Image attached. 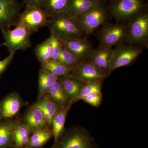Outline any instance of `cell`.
I'll list each match as a JSON object with an SVG mask.
<instances>
[{
    "mask_svg": "<svg viewBox=\"0 0 148 148\" xmlns=\"http://www.w3.org/2000/svg\"><path fill=\"white\" fill-rule=\"evenodd\" d=\"M50 36L51 44L52 48V53L51 60H56L58 58V54L60 53L61 47L63 46L61 39L58 35L52 29H50Z\"/></svg>",
    "mask_w": 148,
    "mask_h": 148,
    "instance_id": "30",
    "label": "cell"
},
{
    "mask_svg": "<svg viewBox=\"0 0 148 148\" xmlns=\"http://www.w3.org/2000/svg\"><path fill=\"white\" fill-rule=\"evenodd\" d=\"M2 32L4 39L3 46L6 47L10 53L26 50L32 46L31 37L33 33L21 24H17L12 30Z\"/></svg>",
    "mask_w": 148,
    "mask_h": 148,
    "instance_id": "6",
    "label": "cell"
},
{
    "mask_svg": "<svg viewBox=\"0 0 148 148\" xmlns=\"http://www.w3.org/2000/svg\"><path fill=\"white\" fill-rule=\"evenodd\" d=\"M57 60L72 70L75 68L81 62L67 50L63 45L61 47Z\"/></svg>",
    "mask_w": 148,
    "mask_h": 148,
    "instance_id": "28",
    "label": "cell"
},
{
    "mask_svg": "<svg viewBox=\"0 0 148 148\" xmlns=\"http://www.w3.org/2000/svg\"><path fill=\"white\" fill-rule=\"evenodd\" d=\"M33 105L42 112L51 127L52 120L55 115L62 108L57 105L50 98L48 94H45Z\"/></svg>",
    "mask_w": 148,
    "mask_h": 148,
    "instance_id": "17",
    "label": "cell"
},
{
    "mask_svg": "<svg viewBox=\"0 0 148 148\" xmlns=\"http://www.w3.org/2000/svg\"><path fill=\"white\" fill-rule=\"evenodd\" d=\"M95 139L87 130L75 126L65 128L51 148H97Z\"/></svg>",
    "mask_w": 148,
    "mask_h": 148,
    "instance_id": "1",
    "label": "cell"
},
{
    "mask_svg": "<svg viewBox=\"0 0 148 148\" xmlns=\"http://www.w3.org/2000/svg\"><path fill=\"white\" fill-rule=\"evenodd\" d=\"M41 68L45 69L58 78L67 76L71 74L72 69L57 60H50L40 63Z\"/></svg>",
    "mask_w": 148,
    "mask_h": 148,
    "instance_id": "26",
    "label": "cell"
},
{
    "mask_svg": "<svg viewBox=\"0 0 148 148\" xmlns=\"http://www.w3.org/2000/svg\"><path fill=\"white\" fill-rule=\"evenodd\" d=\"M14 119H0V148H12Z\"/></svg>",
    "mask_w": 148,
    "mask_h": 148,
    "instance_id": "20",
    "label": "cell"
},
{
    "mask_svg": "<svg viewBox=\"0 0 148 148\" xmlns=\"http://www.w3.org/2000/svg\"><path fill=\"white\" fill-rule=\"evenodd\" d=\"M32 134L28 127L21 121V119H14L12 130L14 148L24 147Z\"/></svg>",
    "mask_w": 148,
    "mask_h": 148,
    "instance_id": "16",
    "label": "cell"
},
{
    "mask_svg": "<svg viewBox=\"0 0 148 148\" xmlns=\"http://www.w3.org/2000/svg\"><path fill=\"white\" fill-rule=\"evenodd\" d=\"M50 98L62 108L72 105L64 91L60 81L57 79L47 93Z\"/></svg>",
    "mask_w": 148,
    "mask_h": 148,
    "instance_id": "24",
    "label": "cell"
},
{
    "mask_svg": "<svg viewBox=\"0 0 148 148\" xmlns=\"http://www.w3.org/2000/svg\"><path fill=\"white\" fill-rule=\"evenodd\" d=\"M102 83L103 82H97L85 84L76 99L75 103L79 100H82L83 98L93 92L102 93Z\"/></svg>",
    "mask_w": 148,
    "mask_h": 148,
    "instance_id": "29",
    "label": "cell"
},
{
    "mask_svg": "<svg viewBox=\"0 0 148 148\" xmlns=\"http://www.w3.org/2000/svg\"><path fill=\"white\" fill-rule=\"evenodd\" d=\"M69 0H44L41 8L48 16L66 13Z\"/></svg>",
    "mask_w": 148,
    "mask_h": 148,
    "instance_id": "25",
    "label": "cell"
},
{
    "mask_svg": "<svg viewBox=\"0 0 148 148\" xmlns=\"http://www.w3.org/2000/svg\"><path fill=\"white\" fill-rule=\"evenodd\" d=\"M15 52H11L6 58L0 61V78L5 72L13 61Z\"/></svg>",
    "mask_w": 148,
    "mask_h": 148,
    "instance_id": "32",
    "label": "cell"
},
{
    "mask_svg": "<svg viewBox=\"0 0 148 148\" xmlns=\"http://www.w3.org/2000/svg\"><path fill=\"white\" fill-rule=\"evenodd\" d=\"M44 0H23V3L26 7L35 6L41 8Z\"/></svg>",
    "mask_w": 148,
    "mask_h": 148,
    "instance_id": "33",
    "label": "cell"
},
{
    "mask_svg": "<svg viewBox=\"0 0 148 148\" xmlns=\"http://www.w3.org/2000/svg\"><path fill=\"white\" fill-rule=\"evenodd\" d=\"M53 137L51 128L38 130L32 133L25 147L29 148H42L43 146Z\"/></svg>",
    "mask_w": 148,
    "mask_h": 148,
    "instance_id": "22",
    "label": "cell"
},
{
    "mask_svg": "<svg viewBox=\"0 0 148 148\" xmlns=\"http://www.w3.org/2000/svg\"><path fill=\"white\" fill-rule=\"evenodd\" d=\"M103 100L102 93L93 92L83 98L82 101L94 107H99Z\"/></svg>",
    "mask_w": 148,
    "mask_h": 148,
    "instance_id": "31",
    "label": "cell"
},
{
    "mask_svg": "<svg viewBox=\"0 0 148 148\" xmlns=\"http://www.w3.org/2000/svg\"><path fill=\"white\" fill-rule=\"evenodd\" d=\"M110 15L108 7L102 1L76 19L85 35H88L107 23Z\"/></svg>",
    "mask_w": 148,
    "mask_h": 148,
    "instance_id": "3",
    "label": "cell"
},
{
    "mask_svg": "<svg viewBox=\"0 0 148 148\" xmlns=\"http://www.w3.org/2000/svg\"><path fill=\"white\" fill-rule=\"evenodd\" d=\"M21 119L32 134L41 130L51 128L42 112L34 105L29 107Z\"/></svg>",
    "mask_w": 148,
    "mask_h": 148,
    "instance_id": "14",
    "label": "cell"
},
{
    "mask_svg": "<svg viewBox=\"0 0 148 148\" xmlns=\"http://www.w3.org/2000/svg\"><path fill=\"white\" fill-rule=\"evenodd\" d=\"M34 52L40 63L49 61L51 59L52 50L49 38L38 45L35 48Z\"/></svg>",
    "mask_w": 148,
    "mask_h": 148,
    "instance_id": "27",
    "label": "cell"
},
{
    "mask_svg": "<svg viewBox=\"0 0 148 148\" xmlns=\"http://www.w3.org/2000/svg\"><path fill=\"white\" fill-rule=\"evenodd\" d=\"M12 148H15L13 147ZM21 148H29L25 147H24Z\"/></svg>",
    "mask_w": 148,
    "mask_h": 148,
    "instance_id": "35",
    "label": "cell"
},
{
    "mask_svg": "<svg viewBox=\"0 0 148 148\" xmlns=\"http://www.w3.org/2000/svg\"><path fill=\"white\" fill-rule=\"evenodd\" d=\"M71 75L84 84L103 82L108 75L98 66L88 61H81L72 71Z\"/></svg>",
    "mask_w": 148,
    "mask_h": 148,
    "instance_id": "9",
    "label": "cell"
},
{
    "mask_svg": "<svg viewBox=\"0 0 148 148\" xmlns=\"http://www.w3.org/2000/svg\"><path fill=\"white\" fill-rule=\"evenodd\" d=\"M143 49L140 47L125 43L116 46L111 59V72L131 64L140 56Z\"/></svg>",
    "mask_w": 148,
    "mask_h": 148,
    "instance_id": "8",
    "label": "cell"
},
{
    "mask_svg": "<svg viewBox=\"0 0 148 148\" xmlns=\"http://www.w3.org/2000/svg\"><path fill=\"white\" fill-rule=\"evenodd\" d=\"M2 46H3V44H0V47Z\"/></svg>",
    "mask_w": 148,
    "mask_h": 148,
    "instance_id": "34",
    "label": "cell"
},
{
    "mask_svg": "<svg viewBox=\"0 0 148 148\" xmlns=\"http://www.w3.org/2000/svg\"><path fill=\"white\" fill-rule=\"evenodd\" d=\"M47 26L54 31L61 39L84 37L76 18L66 13L48 16Z\"/></svg>",
    "mask_w": 148,
    "mask_h": 148,
    "instance_id": "4",
    "label": "cell"
},
{
    "mask_svg": "<svg viewBox=\"0 0 148 148\" xmlns=\"http://www.w3.org/2000/svg\"><path fill=\"white\" fill-rule=\"evenodd\" d=\"M21 6L17 0H0V30L2 32L18 24Z\"/></svg>",
    "mask_w": 148,
    "mask_h": 148,
    "instance_id": "11",
    "label": "cell"
},
{
    "mask_svg": "<svg viewBox=\"0 0 148 148\" xmlns=\"http://www.w3.org/2000/svg\"><path fill=\"white\" fill-rule=\"evenodd\" d=\"M110 1H111V0H110Z\"/></svg>",
    "mask_w": 148,
    "mask_h": 148,
    "instance_id": "36",
    "label": "cell"
},
{
    "mask_svg": "<svg viewBox=\"0 0 148 148\" xmlns=\"http://www.w3.org/2000/svg\"><path fill=\"white\" fill-rule=\"evenodd\" d=\"M58 79L61 82L70 102L73 105L84 84L71 75L58 78Z\"/></svg>",
    "mask_w": 148,
    "mask_h": 148,
    "instance_id": "18",
    "label": "cell"
},
{
    "mask_svg": "<svg viewBox=\"0 0 148 148\" xmlns=\"http://www.w3.org/2000/svg\"><path fill=\"white\" fill-rule=\"evenodd\" d=\"M48 17L41 8L27 6L25 10L20 13L18 24L27 27L34 34L40 28L47 26Z\"/></svg>",
    "mask_w": 148,
    "mask_h": 148,
    "instance_id": "10",
    "label": "cell"
},
{
    "mask_svg": "<svg viewBox=\"0 0 148 148\" xmlns=\"http://www.w3.org/2000/svg\"><path fill=\"white\" fill-rule=\"evenodd\" d=\"M125 44L147 47L148 12H145L127 21Z\"/></svg>",
    "mask_w": 148,
    "mask_h": 148,
    "instance_id": "5",
    "label": "cell"
},
{
    "mask_svg": "<svg viewBox=\"0 0 148 148\" xmlns=\"http://www.w3.org/2000/svg\"><path fill=\"white\" fill-rule=\"evenodd\" d=\"M25 103L17 92L6 95L0 100V119H13L17 116Z\"/></svg>",
    "mask_w": 148,
    "mask_h": 148,
    "instance_id": "12",
    "label": "cell"
},
{
    "mask_svg": "<svg viewBox=\"0 0 148 148\" xmlns=\"http://www.w3.org/2000/svg\"><path fill=\"white\" fill-rule=\"evenodd\" d=\"M113 53L112 47L100 46L92 49L86 61L95 64L109 76L111 73L110 63Z\"/></svg>",
    "mask_w": 148,
    "mask_h": 148,
    "instance_id": "15",
    "label": "cell"
},
{
    "mask_svg": "<svg viewBox=\"0 0 148 148\" xmlns=\"http://www.w3.org/2000/svg\"><path fill=\"white\" fill-rule=\"evenodd\" d=\"M103 0H69L66 13L76 18Z\"/></svg>",
    "mask_w": 148,
    "mask_h": 148,
    "instance_id": "19",
    "label": "cell"
},
{
    "mask_svg": "<svg viewBox=\"0 0 148 148\" xmlns=\"http://www.w3.org/2000/svg\"><path fill=\"white\" fill-rule=\"evenodd\" d=\"M126 32V24L106 23L103 25L97 35L100 46L112 47L125 43Z\"/></svg>",
    "mask_w": 148,
    "mask_h": 148,
    "instance_id": "7",
    "label": "cell"
},
{
    "mask_svg": "<svg viewBox=\"0 0 148 148\" xmlns=\"http://www.w3.org/2000/svg\"><path fill=\"white\" fill-rule=\"evenodd\" d=\"M72 105H70L65 108H62L53 117L51 123V128L54 138L55 144L58 138L62 135L65 130V124L66 117Z\"/></svg>",
    "mask_w": 148,
    "mask_h": 148,
    "instance_id": "21",
    "label": "cell"
},
{
    "mask_svg": "<svg viewBox=\"0 0 148 148\" xmlns=\"http://www.w3.org/2000/svg\"><path fill=\"white\" fill-rule=\"evenodd\" d=\"M58 79L45 69L41 68L38 74V99L47 94L54 83Z\"/></svg>",
    "mask_w": 148,
    "mask_h": 148,
    "instance_id": "23",
    "label": "cell"
},
{
    "mask_svg": "<svg viewBox=\"0 0 148 148\" xmlns=\"http://www.w3.org/2000/svg\"><path fill=\"white\" fill-rule=\"evenodd\" d=\"M108 7L118 22H127L147 11L148 4L147 0H111Z\"/></svg>",
    "mask_w": 148,
    "mask_h": 148,
    "instance_id": "2",
    "label": "cell"
},
{
    "mask_svg": "<svg viewBox=\"0 0 148 148\" xmlns=\"http://www.w3.org/2000/svg\"><path fill=\"white\" fill-rule=\"evenodd\" d=\"M61 40L64 47L80 61L87 60L93 49L92 43L86 37Z\"/></svg>",
    "mask_w": 148,
    "mask_h": 148,
    "instance_id": "13",
    "label": "cell"
}]
</instances>
